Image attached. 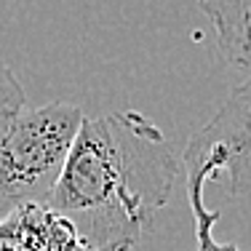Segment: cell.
I'll return each instance as SVG.
<instances>
[{"instance_id": "1", "label": "cell", "mask_w": 251, "mask_h": 251, "mask_svg": "<svg viewBox=\"0 0 251 251\" xmlns=\"http://www.w3.org/2000/svg\"><path fill=\"white\" fill-rule=\"evenodd\" d=\"M176 174V155L147 115L83 118L49 206L73 219L94 251H131L169 203Z\"/></svg>"}, {"instance_id": "2", "label": "cell", "mask_w": 251, "mask_h": 251, "mask_svg": "<svg viewBox=\"0 0 251 251\" xmlns=\"http://www.w3.org/2000/svg\"><path fill=\"white\" fill-rule=\"evenodd\" d=\"M80 123L83 110L70 101L22 107L0 121V219L51 201Z\"/></svg>"}, {"instance_id": "3", "label": "cell", "mask_w": 251, "mask_h": 251, "mask_svg": "<svg viewBox=\"0 0 251 251\" xmlns=\"http://www.w3.org/2000/svg\"><path fill=\"white\" fill-rule=\"evenodd\" d=\"M182 166L190 206L206 203L208 182H222L230 198L251 190V73L211 121L190 136Z\"/></svg>"}, {"instance_id": "4", "label": "cell", "mask_w": 251, "mask_h": 251, "mask_svg": "<svg viewBox=\"0 0 251 251\" xmlns=\"http://www.w3.org/2000/svg\"><path fill=\"white\" fill-rule=\"evenodd\" d=\"M0 251H94L75 222L49 203H32L0 219Z\"/></svg>"}, {"instance_id": "5", "label": "cell", "mask_w": 251, "mask_h": 251, "mask_svg": "<svg viewBox=\"0 0 251 251\" xmlns=\"http://www.w3.org/2000/svg\"><path fill=\"white\" fill-rule=\"evenodd\" d=\"M198 5L211 19L222 56L251 73V0H198Z\"/></svg>"}, {"instance_id": "6", "label": "cell", "mask_w": 251, "mask_h": 251, "mask_svg": "<svg viewBox=\"0 0 251 251\" xmlns=\"http://www.w3.org/2000/svg\"><path fill=\"white\" fill-rule=\"evenodd\" d=\"M22 107H25V88L16 80V75L11 73V67H5L0 62V121L11 118Z\"/></svg>"}, {"instance_id": "7", "label": "cell", "mask_w": 251, "mask_h": 251, "mask_svg": "<svg viewBox=\"0 0 251 251\" xmlns=\"http://www.w3.org/2000/svg\"><path fill=\"white\" fill-rule=\"evenodd\" d=\"M195 251H241L235 243H222L214 232H195Z\"/></svg>"}]
</instances>
